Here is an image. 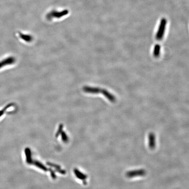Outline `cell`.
Listing matches in <instances>:
<instances>
[{
	"label": "cell",
	"mask_w": 189,
	"mask_h": 189,
	"mask_svg": "<svg viewBox=\"0 0 189 189\" xmlns=\"http://www.w3.org/2000/svg\"><path fill=\"white\" fill-rule=\"evenodd\" d=\"M148 145L149 149L153 150L156 147V136L153 132H150L148 135Z\"/></svg>",
	"instance_id": "cell-3"
},
{
	"label": "cell",
	"mask_w": 189,
	"mask_h": 189,
	"mask_svg": "<svg viewBox=\"0 0 189 189\" xmlns=\"http://www.w3.org/2000/svg\"><path fill=\"white\" fill-rule=\"evenodd\" d=\"M161 50V47L159 44H156L153 50V56L155 57H159Z\"/></svg>",
	"instance_id": "cell-6"
},
{
	"label": "cell",
	"mask_w": 189,
	"mask_h": 189,
	"mask_svg": "<svg viewBox=\"0 0 189 189\" xmlns=\"http://www.w3.org/2000/svg\"><path fill=\"white\" fill-rule=\"evenodd\" d=\"M146 174L147 171L145 169H141L128 171L126 173V177L128 178L131 179L137 177H144Z\"/></svg>",
	"instance_id": "cell-1"
},
{
	"label": "cell",
	"mask_w": 189,
	"mask_h": 189,
	"mask_svg": "<svg viewBox=\"0 0 189 189\" xmlns=\"http://www.w3.org/2000/svg\"><path fill=\"white\" fill-rule=\"evenodd\" d=\"M15 62V59L13 57H9L4 59L0 61V69L5 67L6 66L14 64Z\"/></svg>",
	"instance_id": "cell-4"
},
{
	"label": "cell",
	"mask_w": 189,
	"mask_h": 189,
	"mask_svg": "<svg viewBox=\"0 0 189 189\" xmlns=\"http://www.w3.org/2000/svg\"><path fill=\"white\" fill-rule=\"evenodd\" d=\"M21 36V38L22 37V39H23L25 41H27V42H30L32 40V37L29 36L23 35L22 36Z\"/></svg>",
	"instance_id": "cell-7"
},
{
	"label": "cell",
	"mask_w": 189,
	"mask_h": 189,
	"mask_svg": "<svg viewBox=\"0 0 189 189\" xmlns=\"http://www.w3.org/2000/svg\"><path fill=\"white\" fill-rule=\"evenodd\" d=\"M101 93H102L111 102H114L116 100L115 96L106 90L102 89Z\"/></svg>",
	"instance_id": "cell-5"
},
{
	"label": "cell",
	"mask_w": 189,
	"mask_h": 189,
	"mask_svg": "<svg viewBox=\"0 0 189 189\" xmlns=\"http://www.w3.org/2000/svg\"><path fill=\"white\" fill-rule=\"evenodd\" d=\"M11 106H12V105H7L6 107H4L3 110H0V117H1V116H2L4 113L7 110H8L10 107H11Z\"/></svg>",
	"instance_id": "cell-8"
},
{
	"label": "cell",
	"mask_w": 189,
	"mask_h": 189,
	"mask_svg": "<svg viewBox=\"0 0 189 189\" xmlns=\"http://www.w3.org/2000/svg\"><path fill=\"white\" fill-rule=\"evenodd\" d=\"M167 21L166 19H162L161 20L158 30L156 34V39L157 40H161L164 36L166 25Z\"/></svg>",
	"instance_id": "cell-2"
}]
</instances>
